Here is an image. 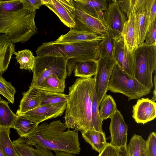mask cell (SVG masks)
<instances>
[{
    "label": "cell",
    "mask_w": 156,
    "mask_h": 156,
    "mask_svg": "<svg viewBox=\"0 0 156 156\" xmlns=\"http://www.w3.org/2000/svg\"><path fill=\"white\" fill-rule=\"evenodd\" d=\"M153 0H131L136 22L138 47L144 43L151 23L150 7Z\"/></svg>",
    "instance_id": "30bf717a"
},
{
    "label": "cell",
    "mask_w": 156,
    "mask_h": 156,
    "mask_svg": "<svg viewBox=\"0 0 156 156\" xmlns=\"http://www.w3.org/2000/svg\"><path fill=\"white\" fill-rule=\"evenodd\" d=\"M22 6V0H0V14L13 11Z\"/></svg>",
    "instance_id": "d590c367"
},
{
    "label": "cell",
    "mask_w": 156,
    "mask_h": 156,
    "mask_svg": "<svg viewBox=\"0 0 156 156\" xmlns=\"http://www.w3.org/2000/svg\"><path fill=\"white\" fill-rule=\"evenodd\" d=\"M74 1L77 5L87 14L102 21L104 14L103 12L107 10L111 1L106 0Z\"/></svg>",
    "instance_id": "d6986e66"
},
{
    "label": "cell",
    "mask_w": 156,
    "mask_h": 156,
    "mask_svg": "<svg viewBox=\"0 0 156 156\" xmlns=\"http://www.w3.org/2000/svg\"><path fill=\"white\" fill-rule=\"evenodd\" d=\"M1 100V96H0V100Z\"/></svg>",
    "instance_id": "7dc6e473"
},
{
    "label": "cell",
    "mask_w": 156,
    "mask_h": 156,
    "mask_svg": "<svg viewBox=\"0 0 156 156\" xmlns=\"http://www.w3.org/2000/svg\"><path fill=\"white\" fill-rule=\"evenodd\" d=\"M145 156H156V133L152 132L146 141Z\"/></svg>",
    "instance_id": "8d00e7d4"
},
{
    "label": "cell",
    "mask_w": 156,
    "mask_h": 156,
    "mask_svg": "<svg viewBox=\"0 0 156 156\" xmlns=\"http://www.w3.org/2000/svg\"><path fill=\"white\" fill-rule=\"evenodd\" d=\"M44 5L52 11L63 23L70 29L75 26L73 0H42Z\"/></svg>",
    "instance_id": "5bb4252c"
},
{
    "label": "cell",
    "mask_w": 156,
    "mask_h": 156,
    "mask_svg": "<svg viewBox=\"0 0 156 156\" xmlns=\"http://www.w3.org/2000/svg\"><path fill=\"white\" fill-rule=\"evenodd\" d=\"M97 67V61H78L69 59L66 65L67 76H70L73 73L75 76L81 78L91 77L95 75Z\"/></svg>",
    "instance_id": "ac0fdd59"
},
{
    "label": "cell",
    "mask_w": 156,
    "mask_h": 156,
    "mask_svg": "<svg viewBox=\"0 0 156 156\" xmlns=\"http://www.w3.org/2000/svg\"><path fill=\"white\" fill-rule=\"evenodd\" d=\"M156 0H153L150 7V21L151 23L156 20Z\"/></svg>",
    "instance_id": "60d3db41"
},
{
    "label": "cell",
    "mask_w": 156,
    "mask_h": 156,
    "mask_svg": "<svg viewBox=\"0 0 156 156\" xmlns=\"http://www.w3.org/2000/svg\"><path fill=\"white\" fill-rule=\"evenodd\" d=\"M95 88L94 77L78 78L69 88L64 123L68 129L81 133L94 130L91 119L92 95Z\"/></svg>",
    "instance_id": "6da1fadb"
},
{
    "label": "cell",
    "mask_w": 156,
    "mask_h": 156,
    "mask_svg": "<svg viewBox=\"0 0 156 156\" xmlns=\"http://www.w3.org/2000/svg\"><path fill=\"white\" fill-rule=\"evenodd\" d=\"M101 41L55 43L45 42L38 47L37 56H54L75 60L97 61L100 57L99 45Z\"/></svg>",
    "instance_id": "277c9868"
},
{
    "label": "cell",
    "mask_w": 156,
    "mask_h": 156,
    "mask_svg": "<svg viewBox=\"0 0 156 156\" xmlns=\"http://www.w3.org/2000/svg\"><path fill=\"white\" fill-rule=\"evenodd\" d=\"M22 4L23 8L33 12L44 5L42 0H22Z\"/></svg>",
    "instance_id": "f35d334b"
},
{
    "label": "cell",
    "mask_w": 156,
    "mask_h": 156,
    "mask_svg": "<svg viewBox=\"0 0 156 156\" xmlns=\"http://www.w3.org/2000/svg\"><path fill=\"white\" fill-rule=\"evenodd\" d=\"M109 129L111 140L109 143L116 148L126 146L127 143L128 126L123 116L117 109L110 118Z\"/></svg>",
    "instance_id": "9a60e30c"
},
{
    "label": "cell",
    "mask_w": 156,
    "mask_h": 156,
    "mask_svg": "<svg viewBox=\"0 0 156 156\" xmlns=\"http://www.w3.org/2000/svg\"><path fill=\"white\" fill-rule=\"evenodd\" d=\"M60 120L38 125L26 138L28 144H36L55 151L79 154L80 151L78 132L67 129Z\"/></svg>",
    "instance_id": "7a4b0ae2"
},
{
    "label": "cell",
    "mask_w": 156,
    "mask_h": 156,
    "mask_svg": "<svg viewBox=\"0 0 156 156\" xmlns=\"http://www.w3.org/2000/svg\"><path fill=\"white\" fill-rule=\"evenodd\" d=\"M156 21L151 23L146 34L144 45L147 46L156 45Z\"/></svg>",
    "instance_id": "74e56055"
},
{
    "label": "cell",
    "mask_w": 156,
    "mask_h": 156,
    "mask_svg": "<svg viewBox=\"0 0 156 156\" xmlns=\"http://www.w3.org/2000/svg\"><path fill=\"white\" fill-rule=\"evenodd\" d=\"M97 67L94 75L95 88L99 107L107 94L109 81L116 62L114 59L100 57L97 61Z\"/></svg>",
    "instance_id": "8fae6325"
},
{
    "label": "cell",
    "mask_w": 156,
    "mask_h": 156,
    "mask_svg": "<svg viewBox=\"0 0 156 156\" xmlns=\"http://www.w3.org/2000/svg\"><path fill=\"white\" fill-rule=\"evenodd\" d=\"M17 153L22 156H55L51 150L36 144L34 146L28 144L26 138L20 137L12 141Z\"/></svg>",
    "instance_id": "ffe728a7"
},
{
    "label": "cell",
    "mask_w": 156,
    "mask_h": 156,
    "mask_svg": "<svg viewBox=\"0 0 156 156\" xmlns=\"http://www.w3.org/2000/svg\"><path fill=\"white\" fill-rule=\"evenodd\" d=\"M13 54L16 55V58L20 65V69L33 71L35 57L30 50L25 49L17 52L15 51Z\"/></svg>",
    "instance_id": "4dcf8cb0"
},
{
    "label": "cell",
    "mask_w": 156,
    "mask_h": 156,
    "mask_svg": "<svg viewBox=\"0 0 156 156\" xmlns=\"http://www.w3.org/2000/svg\"><path fill=\"white\" fill-rule=\"evenodd\" d=\"M39 91L40 96V105L56 104L67 101L68 94L40 89Z\"/></svg>",
    "instance_id": "f546056e"
},
{
    "label": "cell",
    "mask_w": 156,
    "mask_h": 156,
    "mask_svg": "<svg viewBox=\"0 0 156 156\" xmlns=\"http://www.w3.org/2000/svg\"><path fill=\"white\" fill-rule=\"evenodd\" d=\"M105 37V35L70 29L67 34L61 35L53 42L55 43H59L102 41Z\"/></svg>",
    "instance_id": "44dd1931"
},
{
    "label": "cell",
    "mask_w": 156,
    "mask_h": 156,
    "mask_svg": "<svg viewBox=\"0 0 156 156\" xmlns=\"http://www.w3.org/2000/svg\"><path fill=\"white\" fill-rule=\"evenodd\" d=\"M38 126V123L23 116L17 115L12 128L16 130L20 137L27 138Z\"/></svg>",
    "instance_id": "d4e9b609"
},
{
    "label": "cell",
    "mask_w": 156,
    "mask_h": 156,
    "mask_svg": "<svg viewBox=\"0 0 156 156\" xmlns=\"http://www.w3.org/2000/svg\"><path fill=\"white\" fill-rule=\"evenodd\" d=\"M108 90L121 93L127 96L129 101L139 99L150 94L151 90L123 71L116 63L109 79Z\"/></svg>",
    "instance_id": "5b68a950"
},
{
    "label": "cell",
    "mask_w": 156,
    "mask_h": 156,
    "mask_svg": "<svg viewBox=\"0 0 156 156\" xmlns=\"http://www.w3.org/2000/svg\"><path fill=\"white\" fill-rule=\"evenodd\" d=\"M154 90L153 91V97L152 98V99H151V100L154 101H156V74L155 73V74L154 76Z\"/></svg>",
    "instance_id": "ee69618b"
},
{
    "label": "cell",
    "mask_w": 156,
    "mask_h": 156,
    "mask_svg": "<svg viewBox=\"0 0 156 156\" xmlns=\"http://www.w3.org/2000/svg\"><path fill=\"white\" fill-rule=\"evenodd\" d=\"M15 51V45L8 35L0 34V74L7 69L12 56Z\"/></svg>",
    "instance_id": "7402d4cb"
},
{
    "label": "cell",
    "mask_w": 156,
    "mask_h": 156,
    "mask_svg": "<svg viewBox=\"0 0 156 156\" xmlns=\"http://www.w3.org/2000/svg\"><path fill=\"white\" fill-rule=\"evenodd\" d=\"M55 156H76L74 154L66 152L59 151H55Z\"/></svg>",
    "instance_id": "7bdbcfd3"
},
{
    "label": "cell",
    "mask_w": 156,
    "mask_h": 156,
    "mask_svg": "<svg viewBox=\"0 0 156 156\" xmlns=\"http://www.w3.org/2000/svg\"><path fill=\"white\" fill-rule=\"evenodd\" d=\"M99 113L101 120L110 118L117 109L115 101L111 95H106L99 105Z\"/></svg>",
    "instance_id": "1f68e13d"
},
{
    "label": "cell",
    "mask_w": 156,
    "mask_h": 156,
    "mask_svg": "<svg viewBox=\"0 0 156 156\" xmlns=\"http://www.w3.org/2000/svg\"><path fill=\"white\" fill-rule=\"evenodd\" d=\"M133 108L132 117L137 123L144 124L156 117V103L148 98L138 99Z\"/></svg>",
    "instance_id": "e0dca14e"
},
{
    "label": "cell",
    "mask_w": 156,
    "mask_h": 156,
    "mask_svg": "<svg viewBox=\"0 0 156 156\" xmlns=\"http://www.w3.org/2000/svg\"><path fill=\"white\" fill-rule=\"evenodd\" d=\"M16 117L10 108L8 102L3 100H0V127L12 128Z\"/></svg>",
    "instance_id": "4316f807"
},
{
    "label": "cell",
    "mask_w": 156,
    "mask_h": 156,
    "mask_svg": "<svg viewBox=\"0 0 156 156\" xmlns=\"http://www.w3.org/2000/svg\"><path fill=\"white\" fill-rule=\"evenodd\" d=\"M67 101L56 104L40 105L26 112L16 114L23 116L38 124L44 121L63 115Z\"/></svg>",
    "instance_id": "4fadbf2b"
},
{
    "label": "cell",
    "mask_w": 156,
    "mask_h": 156,
    "mask_svg": "<svg viewBox=\"0 0 156 156\" xmlns=\"http://www.w3.org/2000/svg\"><path fill=\"white\" fill-rule=\"evenodd\" d=\"M127 20L126 14L120 8L117 0L111 1L104 14L103 21L113 40L122 37L124 25Z\"/></svg>",
    "instance_id": "9c48e42d"
},
{
    "label": "cell",
    "mask_w": 156,
    "mask_h": 156,
    "mask_svg": "<svg viewBox=\"0 0 156 156\" xmlns=\"http://www.w3.org/2000/svg\"><path fill=\"white\" fill-rule=\"evenodd\" d=\"M22 94L23 97L16 114L26 112L40 105V94L39 89L37 87H29L28 90Z\"/></svg>",
    "instance_id": "603a6c76"
},
{
    "label": "cell",
    "mask_w": 156,
    "mask_h": 156,
    "mask_svg": "<svg viewBox=\"0 0 156 156\" xmlns=\"http://www.w3.org/2000/svg\"><path fill=\"white\" fill-rule=\"evenodd\" d=\"M127 145L117 148L119 156H130L127 151Z\"/></svg>",
    "instance_id": "b9f144b4"
},
{
    "label": "cell",
    "mask_w": 156,
    "mask_h": 156,
    "mask_svg": "<svg viewBox=\"0 0 156 156\" xmlns=\"http://www.w3.org/2000/svg\"><path fill=\"white\" fill-rule=\"evenodd\" d=\"M0 156H4V155L2 152L1 149L0 147Z\"/></svg>",
    "instance_id": "f6af8a7d"
},
{
    "label": "cell",
    "mask_w": 156,
    "mask_h": 156,
    "mask_svg": "<svg viewBox=\"0 0 156 156\" xmlns=\"http://www.w3.org/2000/svg\"><path fill=\"white\" fill-rule=\"evenodd\" d=\"M73 11L75 27L73 30L80 31L105 35L107 29L103 21L87 14L81 10L74 1Z\"/></svg>",
    "instance_id": "7c38bea8"
},
{
    "label": "cell",
    "mask_w": 156,
    "mask_h": 156,
    "mask_svg": "<svg viewBox=\"0 0 156 156\" xmlns=\"http://www.w3.org/2000/svg\"><path fill=\"white\" fill-rule=\"evenodd\" d=\"M85 141L90 144L93 149L100 153L107 142L105 133L95 130H88L81 133Z\"/></svg>",
    "instance_id": "cb8c5ba5"
},
{
    "label": "cell",
    "mask_w": 156,
    "mask_h": 156,
    "mask_svg": "<svg viewBox=\"0 0 156 156\" xmlns=\"http://www.w3.org/2000/svg\"><path fill=\"white\" fill-rule=\"evenodd\" d=\"M105 38L99 43L100 57L114 59V41L108 32L105 34Z\"/></svg>",
    "instance_id": "d6a6232c"
},
{
    "label": "cell",
    "mask_w": 156,
    "mask_h": 156,
    "mask_svg": "<svg viewBox=\"0 0 156 156\" xmlns=\"http://www.w3.org/2000/svg\"><path fill=\"white\" fill-rule=\"evenodd\" d=\"M117 1L121 10L127 18L123 26L122 36L128 49L133 53L138 44L136 22L131 0Z\"/></svg>",
    "instance_id": "ba28073f"
},
{
    "label": "cell",
    "mask_w": 156,
    "mask_h": 156,
    "mask_svg": "<svg viewBox=\"0 0 156 156\" xmlns=\"http://www.w3.org/2000/svg\"><path fill=\"white\" fill-rule=\"evenodd\" d=\"M113 40L114 59L123 71L134 77V52L128 49L122 37Z\"/></svg>",
    "instance_id": "2e32d148"
},
{
    "label": "cell",
    "mask_w": 156,
    "mask_h": 156,
    "mask_svg": "<svg viewBox=\"0 0 156 156\" xmlns=\"http://www.w3.org/2000/svg\"><path fill=\"white\" fill-rule=\"evenodd\" d=\"M36 14V11L31 12L22 6L13 11L0 14V34L7 35L14 44L27 42L37 33Z\"/></svg>",
    "instance_id": "3957f363"
},
{
    "label": "cell",
    "mask_w": 156,
    "mask_h": 156,
    "mask_svg": "<svg viewBox=\"0 0 156 156\" xmlns=\"http://www.w3.org/2000/svg\"><path fill=\"white\" fill-rule=\"evenodd\" d=\"M37 88L42 90L63 93L65 88V80L51 75L44 80Z\"/></svg>",
    "instance_id": "484cf974"
},
{
    "label": "cell",
    "mask_w": 156,
    "mask_h": 156,
    "mask_svg": "<svg viewBox=\"0 0 156 156\" xmlns=\"http://www.w3.org/2000/svg\"><path fill=\"white\" fill-rule=\"evenodd\" d=\"M16 92L15 88L11 82L7 81L2 75L0 74V94L4 97L10 103L14 102L15 95Z\"/></svg>",
    "instance_id": "e575fe53"
},
{
    "label": "cell",
    "mask_w": 156,
    "mask_h": 156,
    "mask_svg": "<svg viewBox=\"0 0 156 156\" xmlns=\"http://www.w3.org/2000/svg\"><path fill=\"white\" fill-rule=\"evenodd\" d=\"M134 77L145 87H153L152 74L156 69V45L138 46L133 53Z\"/></svg>",
    "instance_id": "8992f818"
},
{
    "label": "cell",
    "mask_w": 156,
    "mask_h": 156,
    "mask_svg": "<svg viewBox=\"0 0 156 156\" xmlns=\"http://www.w3.org/2000/svg\"><path fill=\"white\" fill-rule=\"evenodd\" d=\"M146 141L142 136L134 134L127 145L130 156H145Z\"/></svg>",
    "instance_id": "f1b7e54d"
},
{
    "label": "cell",
    "mask_w": 156,
    "mask_h": 156,
    "mask_svg": "<svg viewBox=\"0 0 156 156\" xmlns=\"http://www.w3.org/2000/svg\"><path fill=\"white\" fill-rule=\"evenodd\" d=\"M91 119L94 130L103 132L102 129L101 120L99 113L97 96L95 88L93 94L91 106Z\"/></svg>",
    "instance_id": "836d02e7"
},
{
    "label": "cell",
    "mask_w": 156,
    "mask_h": 156,
    "mask_svg": "<svg viewBox=\"0 0 156 156\" xmlns=\"http://www.w3.org/2000/svg\"><path fill=\"white\" fill-rule=\"evenodd\" d=\"M10 129L0 127V147L4 156H17L18 153L9 136Z\"/></svg>",
    "instance_id": "83f0119b"
},
{
    "label": "cell",
    "mask_w": 156,
    "mask_h": 156,
    "mask_svg": "<svg viewBox=\"0 0 156 156\" xmlns=\"http://www.w3.org/2000/svg\"><path fill=\"white\" fill-rule=\"evenodd\" d=\"M98 156H119L117 148L107 143L105 147Z\"/></svg>",
    "instance_id": "ab89813d"
},
{
    "label": "cell",
    "mask_w": 156,
    "mask_h": 156,
    "mask_svg": "<svg viewBox=\"0 0 156 156\" xmlns=\"http://www.w3.org/2000/svg\"><path fill=\"white\" fill-rule=\"evenodd\" d=\"M17 156H22L21 155H20V154H18Z\"/></svg>",
    "instance_id": "bcb514c9"
},
{
    "label": "cell",
    "mask_w": 156,
    "mask_h": 156,
    "mask_svg": "<svg viewBox=\"0 0 156 156\" xmlns=\"http://www.w3.org/2000/svg\"><path fill=\"white\" fill-rule=\"evenodd\" d=\"M68 59L54 56H35L33 78L29 87H37L51 75L66 79L67 76L66 65Z\"/></svg>",
    "instance_id": "52a82bcc"
}]
</instances>
